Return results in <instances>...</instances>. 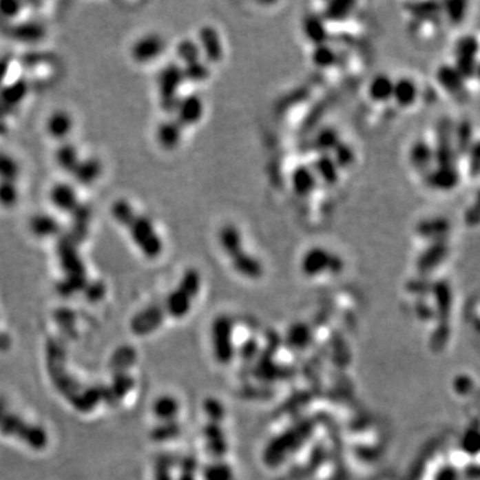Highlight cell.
<instances>
[{
    "label": "cell",
    "instance_id": "6da1fadb",
    "mask_svg": "<svg viewBox=\"0 0 480 480\" xmlns=\"http://www.w3.org/2000/svg\"><path fill=\"white\" fill-rule=\"evenodd\" d=\"M111 216L122 229H125L136 249L140 251L147 259L152 260L162 255L163 240L155 229L152 220L139 213L129 200L125 198L116 199L111 205Z\"/></svg>",
    "mask_w": 480,
    "mask_h": 480
},
{
    "label": "cell",
    "instance_id": "7a4b0ae2",
    "mask_svg": "<svg viewBox=\"0 0 480 480\" xmlns=\"http://www.w3.org/2000/svg\"><path fill=\"white\" fill-rule=\"evenodd\" d=\"M0 434L18 440L35 451H42L48 444V434L41 424L32 423L0 397Z\"/></svg>",
    "mask_w": 480,
    "mask_h": 480
},
{
    "label": "cell",
    "instance_id": "3957f363",
    "mask_svg": "<svg viewBox=\"0 0 480 480\" xmlns=\"http://www.w3.org/2000/svg\"><path fill=\"white\" fill-rule=\"evenodd\" d=\"M313 431L315 421L311 419H303L276 435L269 441L263 451L264 464L269 467H278L283 464L302 446L306 444V441L311 438Z\"/></svg>",
    "mask_w": 480,
    "mask_h": 480
},
{
    "label": "cell",
    "instance_id": "277c9868",
    "mask_svg": "<svg viewBox=\"0 0 480 480\" xmlns=\"http://www.w3.org/2000/svg\"><path fill=\"white\" fill-rule=\"evenodd\" d=\"M211 347L215 360L222 364H230L235 356L233 323L229 315H219L211 323Z\"/></svg>",
    "mask_w": 480,
    "mask_h": 480
},
{
    "label": "cell",
    "instance_id": "5b68a950",
    "mask_svg": "<svg viewBox=\"0 0 480 480\" xmlns=\"http://www.w3.org/2000/svg\"><path fill=\"white\" fill-rule=\"evenodd\" d=\"M158 91L160 107L167 114H175L179 98V90L183 84V68L176 63H169L163 67L158 75Z\"/></svg>",
    "mask_w": 480,
    "mask_h": 480
},
{
    "label": "cell",
    "instance_id": "8992f818",
    "mask_svg": "<svg viewBox=\"0 0 480 480\" xmlns=\"http://www.w3.org/2000/svg\"><path fill=\"white\" fill-rule=\"evenodd\" d=\"M454 123L450 118H441L437 125V148L434 149V162L439 167L455 166L457 152L454 147Z\"/></svg>",
    "mask_w": 480,
    "mask_h": 480
},
{
    "label": "cell",
    "instance_id": "52a82bcc",
    "mask_svg": "<svg viewBox=\"0 0 480 480\" xmlns=\"http://www.w3.org/2000/svg\"><path fill=\"white\" fill-rule=\"evenodd\" d=\"M59 262L62 266V271L65 275L67 283H70V290L75 291L81 289V284L84 283V267L81 259V255L78 253L76 247L65 240L59 244Z\"/></svg>",
    "mask_w": 480,
    "mask_h": 480
},
{
    "label": "cell",
    "instance_id": "ba28073f",
    "mask_svg": "<svg viewBox=\"0 0 480 480\" xmlns=\"http://www.w3.org/2000/svg\"><path fill=\"white\" fill-rule=\"evenodd\" d=\"M478 52H479V42L472 35H466L457 42L455 68L459 71L460 75L464 79H471L477 76Z\"/></svg>",
    "mask_w": 480,
    "mask_h": 480
},
{
    "label": "cell",
    "instance_id": "9c48e42d",
    "mask_svg": "<svg viewBox=\"0 0 480 480\" xmlns=\"http://www.w3.org/2000/svg\"><path fill=\"white\" fill-rule=\"evenodd\" d=\"M166 313L162 303H151L139 313H135L131 320V331L138 336H147L155 333L165 323Z\"/></svg>",
    "mask_w": 480,
    "mask_h": 480
},
{
    "label": "cell",
    "instance_id": "30bf717a",
    "mask_svg": "<svg viewBox=\"0 0 480 480\" xmlns=\"http://www.w3.org/2000/svg\"><path fill=\"white\" fill-rule=\"evenodd\" d=\"M167 43L159 34H146L139 38L131 47V56L139 64L154 62L163 55L166 51Z\"/></svg>",
    "mask_w": 480,
    "mask_h": 480
},
{
    "label": "cell",
    "instance_id": "8fae6325",
    "mask_svg": "<svg viewBox=\"0 0 480 480\" xmlns=\"http://www.w3.org/2000/svg\"><path fill=\"white\" fill-rule=\"evenodd\" d=\"M8 39L21 43H36L45 35V28L41 21H11L0 32Z\"/></svg>",
    "mask_w": 480,
    "mask_h": 480
},
{
    "label": "cell",
    "instance_id": "7c38bea8",
    "mask_svg": "<svg viewBox=\"0 0 480 480\" xmlns=\"http://www.w3.org/2000/svg\"><path fill=\"white\" fill-rule=\"evenodd\" d=\"M202 434L206 450L213 460H225V457L229 454L230 444L222 424L207 421L202 430Z\"/></svg>",
    "mask_w": 480,
    "mask_h": 480
},
{
    "label": "cell",
    "instance_id": "4fadbf2b",
    "mask_svg": "<svg viewBox=\"0 0 480 480\" xmlns=\"http://www.w3.org/2000/svg\"><path fill=\"white\" fill-rule=\"evenodd\" d=\"M51 205L64 213L72 215L76 209L82 206L78 191L72 185L68 183H56L54 185L48 194Z\"/></svg>",
    "mask_w": 480,
    "mask_h": 480
},
{
    "label": "cell",
    "instance_id": "5bb4252c",
    "mask_svg": "<svg viewBox=\"0 0 480 480\" xmlns=\"http://www.w3.org/2000/svg\"><path fill=\"white\" fill-rule=\"evenodd\" d=\"M437 81L444 91L451 94L458 102H466L468 99V91L464 84V78L454 65H440L437 71Z\"/></svg>",
    "mask_w": 480,
    "mask_h": 480
},
{
    "label": "cell",
    "instance_id": "9a60e30c",
    "mask_svg": "<svg viewBox=\"0 0 480 480\" xmlns=\"http://www.w3.org/2000/svg\"><path fill=\"white\" fill-rule=\"evenodd\" d=\"M331 259L333 252L323 247H313L303 255L300 262V270L306 276L315 278L320 273L330 272Z\"/></svg>",
    "mask_w": 480,
    "mask_h": 480
},
{
    "label": "cell",
    "instance_id": "2e32d148",
    "mask_svg": "<svg viewBox=\"0 0 480 480\" xmlns=\"http://www.w3.org/2000/svg\"><path fill=\"white\" fill-rule=\"evenodd\" d=\"M175 114V119L183 128L187 125H196L205 114V105L202 98L196 94H189L185 98H180Z\"/></svg>",
    "mask_w": 480,
    "mask_h": 480
},
{
    "label": "cell",
    "instance_id": "e0dca14e",
    "mask_svg": "<svg viewBox=\"0 0 480 480\" xmlns=\"http://www.w3.org/2000/svg\"><path fill=\"white\" fill-rule=\"evenodd\" d=\"M448 253V244L446 240L431 242V244L420 253L417 260V269L421 276L434 271Z\"/></svg>",
    "mask_w": 480,
    "mask_h": 480
},
{
    "label": "cell",
    "instance_id": "ac0fdd59",
    "mask_svg": "<svg viewBox=\"0 0 480 480\" xmlns=\"http://www.w3.org/2000/svg\"><path fill=\"white\" fill-rule=\"evenodd\" d=\"M72 129H74V118L65 109L54 111L45 122V131L48 136L55 140H59L61 143L68 140V136L71 135Z\"/></svg>",
    "mask_w": 480,
    "mask_h": 480
},
{
    "label": "cell",
    "instance_id": "d6986e66",
    "mask_svg": "<svg viewBox=\"0 0 480 480\" xmlns=\"http://www.w3.org/2000/svg\"><path fill=\"white\" fill-rule=\"evenodd\" d=\"M192 303H194V299L182 289L176 287L175 290L168 293L165 302H162V306L166 316H169L172 319H183L191 313Z\"/></svg>",
    "mask_w": 480,
    "mask_h": 480
},
{
    "label": "cell",
    "instance_id": "ffe728a7",
    "mask_svg": "<svg viewBox=\"0 0 480 480\" xmlns=\"http://www.w3.org/2000/svg\"><path fill=\"white\" fill-rule=\"evenodd\" d=\"M460 175L455 166L430 169L426 174V183L438 191H450L459 185Z\"/></svg>",
    "mask_w": 480,
    "mask_h": 480
},
{
    "label": "cell",
    "instance_id": "44dd1931",
    "mask_svg": "<svg viewBox=\"0 0 480 480\" xmlns=\"http://www.w3.org/2000/svg\"><path fill=\"white\" fill-rule=\"evenodd\" d=\"M199 47L209 62L222 61L223 47L218 31L212 25H205L199 30Z\"/></svg>",
    "mask_w": 480,
    "mask_h": 480
},
{
    "label": "cell",
    "instance_id": "7402d4cb",
    "mask_svg": "<svg viewBox=\"0 0 480 480\" xmlns=\"http://www.w3.org/2000/svg\"><path fill=\"white\" fill-rule=\"evenodd\" d=\"M28 229L38 239H51L59 235L61 223L55 216L47 212H38L34 216H31L28 222Z\"/></svg>",
    "mask_w": 480,
    "mask_h": 480
},
{
    "label": "cell",
    "instance_id": "603a6c76",
    "mask_svg": "<svg viewBox=\"0 0 480 480\" xmlns=\"http://www.w3.org/2000/svg\"><path fill=\"white\" fill-rule=\"evenodd\" d=\"M451 231V225L446 218L434 216L420 220L417 225V232L423 239H428L431 242L446 240L447 235Z\"/></svg>",
    "mask_w": 480,
    "mask_h": 480
},
{
    "label": "cell",
    "instance_id": "cb8c5ba5",
    "mask_svg": "<svg viewBox=\"0 0 480 480\" xmlns=\"http://www.w3.org/2000/svg\"><path fill=\"white\" fill-rule=\"evenodd\" d=\"M102 172H103L102 162L98 158L87 156V158H82V160L79 162L78 167L75 168L71 176L75 179L78 185L88 187L96 183Z\"/></svg>",
    "mask_w": 480,
    "mask_h": 480
},
{
    "label": "cell",
    "instance_id": "d4e9b609",
    "mask_svg": "<svg viewBox=\"0 0 480 480\" xmlns=\"http://www.w3.org/2000/svg\"><path fill=\"white\" fill-rule=\"evenodd\" d=\"M182 132H183V127L179 125L176 119H168L158 125L156 134H155L156 142L162 148L172 151L179 146L182 140Z\"/></svg>",
    "mask_w": 480,
    "mask_h": 480
},
{
    "label": "cell",
    "instance_id": "484cf974",
    "mask_svg": "<svg viewBox=\"0 0 480 480\" xmlns=\"http://www.w3.org/2000/svg\"><path fill=\"white\" fill-rule=\"evenodd\" d=\"M230 259L233 270L249 279H259L264 272L262 262L246 251H240Z\"/></svg>",
    "mask_w": 480,
    "mask_h": 480
},
{
    "label": "cell",
    "instance_id": "4316f807",
    "mask_svg": "<svg viewBox=\"0 0 480 480\" xmlns=\"http://www.w3.org/2000/svg\"><path fill=\"white\" fill-rule=\"evenodd\" d=\"M82 160V155L79 148L74 143L65 140L59 143V146L55 149V162L58 167L63 169L64 172L72 175L75 168L78 167L79 162Z\"/></svg>",
    "mask_w": 480,
    "mask_h": 480
},
{
    "label": "cell",
    "instance_id": "83f0119b",
    "mask_svg": "<svg viewBox=\"0 0 480 480\" xmlns=\"http://www.w3.org/2000/svg\"><path fill=\"white\" fill-rule=\"evenodd\" d=\"M311 169L317 179L327 186H334L339 180V168L331 156V154H320L313 160Z\"/></svg>",
    "mask_w": 480,
    "mask_h": 480
},
{
    "label": "cell",
    "instance_id": "f1b7e54d",
    "mask_svg": "<svg viewBox=\"0 0 480 480\" xmlns=\"http://www.w3.org/2000/svg\"><path fill=\"white\" fill-rule=\"evenodd\" d=\"M255 376L264 382H273L289 377L290 373H287V370H284L279 364H275L272 360L271 351H266L256 362Z\"/></svg>",
    "mask_w": 480,
    "mask_h": 480
},
{
    "label": "cell",
    "instance_id": "f546056e",
    "mask_svg": "<svg viewBox=\"0 0 480 480\" xmlns=\"http://www.w3.org/2000/svg\"><path fill=\"white\" fill-rule=\"evenodd\" d=\"M27 95V84L24 81H19L11 85L0 87V109L10 112L21 105Z\"/></svg>",
    "mask_w": 480,
    "mask_h": 480
},
{
    "label": "cell",
    "instance_id": "4dcf8cb0",
    "mask_svg": "<svg viewBox=\"0 0 480 480\" xmlns=\"http://www.w3.org/2000/svg\"><path fill=\"white\" fill-rule=\"evenodd\" d=\"M179 413H180V403L172 395H162V397H156V400L152 404V414L155 415V418L159 423L178 420Z\"/></svg>",
    "mask_w": 480,
    "mask_h": 480
},
{
    "label": "cell",
    "instance_id": "1f68e13d",
    "mask_svg": "<svg viewBox=\"0 0 480 480\" xmlns=\"http://www.w3.org/2000/svg\"><path fill=\"white\" fill-rule=\"evenodd\" d=\"M291 183L293 191L299 196H309L317 185V178L315 176L313 169L310 166H298L293 171L291 175Z\"/></svg>",
    "mask_w": 480,
    "mask_h": 480
},
{
    "label": "cell",
    "instance_id": "d6a6232c",
    "mask_svg": "<svg viewBox=\"0 0 480 480\" xmlns=\"http://www.w3.org/2000/svg\"><path fill=\"white\" fill-rule=\"evenodd\" d=\"M303 32L304 36L313 43L315 45L319 44H324L327 43L328 39V32H327V27L326 23L323 21L322 17L315 15V14H307L303 18Z\"/></svg>",
    "mask_w": 480,
    "mask_h": 480
},
{
    "label": "cell",
    "instance_id": "836d02e7",
    "mask_svg": "<svg viewBox=\"0 0 480 480\" xmlns=\"http://www.w3.org/2000/svg\"><path fill=\"white\" fill-rule=\"evenodd\" d=\"M434 162V149L424 140L415 142L410 149V163L419 172L427 174Z\"/></svg>",
    "mask_w": 480,
    "mask_h": 480
},
{
    "label": "cell",
    "instance_id": "e575fe53",
    "mask_svg": "<svg viewBox=\"0 0 480 480\" xmlns=\"http://www.w3.org/2000/svg\"><path fill=\"white\" fill-rule=\"evenodd\" d=\"M313 342V331L304 322H296L291 324L286 335V343L293 350H304Z\"/></svg>",
    "mask_w": 480,
    "mask_h": 480
},
{
    "label": "cell",
    "instance_id": "d590c367",
    "mask_svg": "<svg viewBox=\"0 0 480 480\" xmlns=\"http://www.w3.org/2000/svg\"><path fill=\"white\" fill-rule=\"evenodd\" d=\"M218 238H219V244L222 250L229 255V258H232L233 255L243 251L242 233L236 226H232V225L223 226L219 231Z\"/></svg>",
    "mask_w": 480,
    "mask_h": 480
},
{
    "label": "cell",
    "instance_id": "8d00e7d4",
    "mask_svg": "<svg viewBox=\"0 0 480 480\" xmlns=\"http://www.w3.org/2000/svg\"><path fill=\"white\" fill-rule=\"evenodd\" d=\"M418 85L408 78H400L394 82L393 99H395L397 105L401 107L413 105L418 99Z\"/></svg>",
    "mask_w": 480,
    "mask_h": 480
},
{
    "label": "cell",
    "instance_id": "74e56055",
    "mask_svg": "<svg viewBox=\"0 0 480 480\" xmlns=\"http://www.w3.org/2000/svg\"><path fill=\"white\" fill-rule=\"evenodd\" d=\"M474 132L472 125L468 121H461L454 127V147L455 152L459 156L468 154L470 148L474 145Z\"/></svg>",
    "mask_w": 480,
    "mask_h": 480
},
{
    "label": "cell",
    "instance_id": "f35d334b",
    "mask_svg": "<svg viewBox=\"0 0 480 480\" xmlns=\"http://www.w3.org/2000/svg\"><path fill=\"white\" fill-rule=\"evenodd\" d=\"M326 458H327V454H326L324 447H316L313 450V455H311V460L304 461L300 467L296 468V471H293L290 480H304L306 478L311 477L313 474H315L316 468L323 466V463L326 461Z\"/></svg>",
    "mask_w": 480,
    "mask_h": 480
},
{
    "label": "cell",
    "instance_id": "ab89813d",
    "mask_svg": "<svg viewBox=\"0 0 480 480\" xmlns=\"http://www.w3.org/2000/svg\"><path fill=\"white\" fill-rule=\"evenodd\" d=\"M393 91H394V82L388 75H384V74L375 76L368 87L370 98L375 102L390 101L393 98Z\"/></svg>",
    "mask_w": 480,
    "mask_h": 480
},
{
    "label": "cell",
    "instance_id": "60d3db41",
    "mask_svg": "<svg viewBox=\"0 0 480 480\" xmlns=\"http://www.w3.org/2000/svg\"><path fill=\"white\" fill-rule=\"evenodd\" d=\"M355 7L350 0H334L328 3L323 11V21H342L347 19Z\"/></svg>",
    "mask_w": 480,
    "mask_h": 480
},
{
    "label": "cell",
    "instance_id": "b9f144b4",
    "mask_svg": "<svg viewBox=\"0 0 480 480\" xmlns=\"http://www.w3.org/2000/svg\"><path fill=\"white\" fill-rule=\"evenodd\" d=\"M21 175V163L11 154L0 151V182H17Z\"/></svg>",
    "mask_w": 480,
    "mask_h": 480
},
{
    "label": "cell",
    "instance_id": "7bdbcfd3",
    "mask_svg": "<svg viewBox=\"0 0 480 480\" xmlns=\"http://www.w3.org/2000/svg\"><path fill=\"white\" fill-rule=\"evenodd\" d=\"M203 480H235V472L225 460H213L203 467Z\"/></svg>",
    "mask_w": 480,
    "mask_h": 480
},
{
    "label": "cell",
    "instance_id": "ee69618b",
    "mask_svg": "<svg viewBox=\"0 0 480 480\" xmlns=\"http://www.w3.org/2000/svg\"><path fill=\"white\" fill-rule=\"evenodd\" d=\"M182 434V426L178 420L158 423L149 432V437L156 443H166L178 438Z\"/></svg>",
    "mask_w": 480,
    "mask_h": 480
},
{
    "label": "cell",
    "instance_id": "f6af8a7d",
    "mask_svg": "<svg viewBox=\"0 0 480 480\" xmlns=\"http://www.w3.org/2000/svg\"><path fill=\"white\" fill-rule=\"evenodd\" d=\"M340 142V136L335 128H323L315 136L313 146L320 154H331Z\"/></svg>",
    "mask_w": 480,
    "mask_h": 480
},
{
    "label": "cell",
    "instance_id": "bcb514c9",
    "mask_svg": "<svg viewBox=\"0 0 480 480\" xmlns=\"http://www.w3.org/2000/svg\"><path fill=\"white\" fill-rule=\"evenodd\" d=\"M21 189L17 182H0V206L3 209H14L19 205Z\"/></svg>",
    "mask_w": 480,
    "mask_h": 480
},
{
    "label": "cell",
    "instance_id": "7dc6e473",
    "mask_svg": "<svg viewBox=\"0 0 480 480\" xmlns=\"http://www.w3.org/2000/svg\"><path fill=\"white\" fill-rule=\"evenodd\" d=\"M176 55L179 61L186 65L191 63L199 62L202 56V50L198 43L191 39H185L178 44Z\"/></svg>",
    "mask_w": 480,
    "mask_h": 480
},
{
    "label": "cell",
    "instance_id": "c3c4849f",
    "mask_svg": "<svg viewBox=\"0 0 480 480\" xmlns=\"http://www.w3.org/2000/svg\"><path fill=\"white\" fill-rule=\"evenodd\" d=\"M200 286H202V278L199 271L195 269L186 270L178 284V287L182 289L192 299H195L198 293H200Z\"/></svg>",
    "mask_w": 480,
    "mask_h": 480
},
{
    "label": "cell",
    "instance_id": "681fc988",
    "mask_svg": "<svg viewBox=\"0 0 480 480\" xmlns=\"http://www.w3.org/2000/svg\"><path fill=\"white\" fill-rule=\"evenodd\" d=\"M431 293L435 296V302L438 306L440 315H447L451 307V290L446 282H435L432 283Z\"/></svg>",
    "mask_w": 480,
    "mask_h": 480
},
{
    "label": "cell",
    "instance_id": "f907efd6",
    "mask_svg": "<svg viewBox=\"0 0 480 480\" xmlns=\"http://www.w3.org/2000/svg\"><path fill=\"white\" fill-rule=\"evenodd\" d=\"M311 58H313L315 65H317L320 68H328V67L334 65L335 62H336V52L330 44L324 43V44L315 45Z\"/></svg>",
    "mask_w": 480,
    "mask_h": 480
},
{
    "label": "cell",
    "instance_id": "816d5d0a",
    "mask_svg": "<svg viewBox=\"0 0 480 480\" xmlns=\"http://www.w3.org/2000/svg\"><path fill=\"white\" fill-rule=\"evenodd\" d=\"M182 68H183L185 81H187V82L200 83V82L207 81L209 78V65L206 63L200 62V61L186 64Z\"/></svg>",
    "mask_w": 480,
    "mask_h": 480
},
{
    "label": "cell",
    "instance_id": "f5cc1de1",
    "mask_svg": "<svg viewBox=\"0 0 480 480\" xmlns=\"http://www.w3.org/2000/svg\"><path fill=\"white\" fill-rule=\"evenodd\" d=\"M203 411L207 415L209 421L222 424V421L226 419V407L225 404L216 399V397H206L203 401Z\"/></svg>",
    "mask_w": 480,
    "mask_h": 480
},
{
    "label": "cell",
    "instance_id": "db71d44e",
    "mask_svg": "<svg viewBox=\"0 0 480 480\" xmlns=\"http://www.w3.org/2000/svg\"><path fill=\"white\" fill-rule=\"evenodd\" d=\"M331 156L337 168H348L355 160V151L350 145L340 142L331 152Z\"/></svg>",
    "mask_w": 480,
    "mask_h": 480
},
{
    "label": "cell",
    "instance_id": "11a10c76",
    "mask_svg": "<svg viewBox=\"0 0 480 480\" xmlns=\"http://www.w3.org/2000/svg\"><path fill=\"white\" fill-rule=\"evenodd\" d=\"M443 11L447 15L448 21L452 24H460L461 21L466 17V11H467V3L466 1H460V0H454V1H447L443 4Z\"/></svg>",
    "mask_w": 480,
    "mask_h": 480
},
{
    "label": "cell",
    "instance_id": "9f6ffc18",
    "mask_svg": "<svg viewBox=\"0 0 480 480\" xmlns=\"http://www.w3.org/2000/svg\"><path fill=\"white\" fill-rule=\"evenodd\" d=\"M24 3L14 0H1L0 1V17L6 21H17L23 12Z\"/></svg>",
    "mask_w": 480,
    "mask_h": 480
},
{
    "label": "cell",
    "instance_id": "6f0895ef",
    "mask_svg": "<svg viewBox=\"0 0 480 480\" xmlns=\"http://www.w3.org/2000/svg\"><path fill=\"white\" fill-rule=\"evenodd\" d=\"M199 464L192 455L185 457L179 463V475L175 480H198Z\"/></svg>",
    "mask_w": 480,
    "mask_h": 480
},
{
    "label": "cell",
    "instance_id": "680465c9",
    "mask_svg": "<svg viewBox=\"0 0 480 480\" xmlns=\"http://www.w3.org/2000/svg\"><path fill=\"white\" fill-rule=\"evenodd\" d=\"M411 12L418 17L420 19H431L438 17L439 12L441 11L438 3H420V4H413Z\"/></svg>",
    "mask_w": 480,
    "mask_h": 480
},
{
    "label": "cell",
    "instance_id": "91938a15",
    "mask_svg": "<svg viewBox=\"0 0 480 480\" xmlns=\"http://www.w3.org/2000/svg\"><path fill=\"white\" fill-rule=\"evenodd\" d=\"M154 480H175L172 475V461L168 457H160L156 460Z\"/></svg>",
    "mask_w": 480,
    "mask_h": 480
},
{
    "label": "cell",
    "instance_id": "94428289",
    "mask_svg": "<svg viewBox=\"0 0 480 480\" xmlns=\"http://www.w3.org/2000/svg\"><path fill=\"white\" fill-rule=\"evenodd\" d=\"M468 172L472 178L480 176V140L475 142L468 151Z\"/></svg>",
    "mask_w": 480,
    "mask_h": 480
},
{
    "label": "cell",
    "instance_id": "6125c7cd",
    "mask_svg": "<svg viewBox=\"0 0 480 480\" xmlns=\"http://www.w3.org/2000/svg\"><path fill=\"white\" fill-rule=\"evenodd\" d=\"M407 289H408L410 293L423 296V295H426V293H431L432 282L427 280L424 276H420V278H417V279L408 282Z\"/></svg>",
    "mask_w": 480,
    "mask_h": 480
},
{
    "label": "cell",
    "instance_id": "be15d7a7",
    "mask_svg": "<svg viewBox=\"0 0 480 480\" xmlns=\"http://www.w3.org/2000/svg\"><path fill=\"white\" fill-rule=\"evenodd\" d=\"M464 220H466V225L470 227H475L480 225V189L477 194L474 205L466 211Z\"/></svg>",
    "mask_w": 480,
    "mask_h": 480
},
{
    "label": "cell",
    "instance_id": "e7e4bbea",
    "mask_svg": "<svg viewBox=\"0 0 480 480\" xmlns=\"http://www.w3.org/2000/svg\"><path fill=\"white\" fill-rule=\"evenodd\" d=\"M258 351H259L258 343H256L253 339H251V340H247V342L242 346L239 355H240L243 362H252V360L256 357V355L259 354Z\"/></svg>",
    "mask_w": 480,
    "mask_h": 480
},
{
    "label": "cell",
    "instance_id": "03108f58",
    "mask_svg": "<svg viewBox=\"0 0 480 480\" xmlns=\"http://www.w3.org/2000/svg\"><path fill=\"white\" fill-rule=\"evenodd\" d=\"M8 23H10V21H6L4 19H3V18H1V17H0V32L3 31V28H4V27L8 24Z\"/></svg>",
    "mask_w": 480,
    "mask_h": 480
},
{
    "label": "cell",
    "instance_id": "003e7915",
    "mask_svg": "<svg viewBox=\"0 0 480 480\" xmlns=\"http://www.w3.org/2000/svg\"><path fill=\"white\" fill-rule=\"evenodd\" d=\"M477 76L480 79V64H478V70H477Z\"/></svg>",
    "mask_w": 480,
    "mask_h": 480
}]
</instances>
